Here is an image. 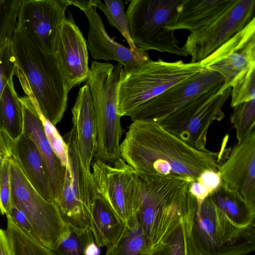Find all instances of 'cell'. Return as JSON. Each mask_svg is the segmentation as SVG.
I'll return each mask as SVG.
<instances>
[{"instance_id":"6da1fadb","label":"cell","mask_w":255,"mask_h":255,"mask_svg":"<svg viewBox=\"0 0 255 255\" xmlns=\"http://www.w3.org/2000/svg\"><path fill=\"white\" fill-rule=\"evenodd\" d=\"M198 149L148 120L132 121L120 144V154L140 176L196 181L207 170L218 171L224 151Z\"/></svg>"},{"instance_id":"7a4b0ae2","label":"cell","mask_w":255,"mask_h":255,"mask_svg":"<svg viewBox=\"0 0 255 255\" xmlns=\"http://www.w3.org/2000/svg\"><path fill=\"white\" fill-rule=\"evenodd\" d=\"M16 76L41 115L55 126L63 117L71 89L56 55L47 53L16 29L11 39Z\"/></svg>"},{"instance_id":"3957f363","label":"cell","mask_w":255,"mask_h":255,"mask_svg":"<svg viewBox=\"0 0 255 255\" xmlns=\"http://www.w3.org/2000/svg\"><path fill=\"white\" fill-rule=\"evenodd\" d=\"M190 181L182 178L136 174L134 215L151 251L182 221L194 198Z\"/></svg>"},{"instance_id":"277c9868","label":"cell","mask_w":255,"mask_h":255,"mask_svg":"<svg viewBox=\"0 0 255 255\" xmlns=\"http://www.w3.org/2000/svg\"><path fill=\"white\" fill-rule=\"evenodd\" d=\"M182 222L188 255H246L255 249V223L236 226L209 196L194 198Z\"/></svg>"},{"instance_id":"5b68a950","label":"cell","mask_w":255,"mask_h":255,"mask_svg":"<svg viewBox=\"0 0 255 255\" xmlns=\"http://www.w3.org/2000/svg\"><path fill=\"white\" fill-rule=\"evenodd\" d=\"M123 65L93 60L86 80L91 95L97 126L95 157L113 164L121 157L122 135L119 113L118 88L124 74Z\"/></svg>"},{"instance_id":"8992f818","label":"cell","mask_w":255,"mask_h":255,"mask_svg":"<svg viewBox=\"0 0 255 255\" xmlns=\"http://www.w3.org/2000/svg\"><path fill=\"white\" fill-rule=\"evenodd\" d=\"M204 68L200 62H166L150 59L124 74L118 88L119 113L128 117L137 107L194 76Z\"/></svg>"},{"instance_id":"52a82bcc","label":"cell","mask_w":255,"mask_h":255,"mask_svg":"<svg viewBox=\"0 0 255 255\" xmlns=\"http://www.w3.org/2000/svg\"><path fill=\"white\" fill-rule=\"evenodd\" d=\"M181 0H132L126 15L135 45L147 52L154 50L188 56L179 45L174 31L168 29L176 20Z\"/></svg>"},{"instance_id":"ba28073f","label":"cell","mask_w":255,"mask_h":255,"mask_svg":"<svg viewBox=\"0 0 255 255\" xmlns=\"http://www.w3.org/2000/svg\"><path fill=\"white\" fill-rule=\"evenodd\" d=\"M223 86L222 84L210 89L157 123L190 145L206 149L209 127L225 117L223 108L231 88L222 90Z\"/></svg>"},{"instance_id":"9c48e42d","label":"cell","mask_w":255,"mask_h":255,"mask_svg":"<svg viewBox=\"0 0 255 255\" xmlns=\"http://www.w3.org/2000/svg\"><path fill=\"white\" fill-rule=\"evenodd\" d=\"M65 137L67 162L62 191L56 205L65 225L86 229L90 226L92 198L96 188L92 174L88 173L84 167L73 127Z\"/></svg>"},{"instance_id":"30bf717a","label":"cell","mask_w":255,"mask_h":255,"mask_svg":"<svg viewBox=\"0 0 255 255\" xmlns=\"http://www.w3.org/2000/svg\"><path fill=\"white\" fill-rule=\"evenodd\" d=\"M11 204L26 217L37 241L54 250L65 225L56 205L44 199L33 187L15 161L9 158Z\"/></svg>"},{"instance_id":"8fae6325","label":"cell","mask_w":255,"mask_h":255,"mask_svg":"<svg viewBox=\"0 0 255 255\" xmlns=\"http://www.w3.org/2000/svg\"><path fill=\"white\" fill-rule=\"evenodd\" d=\"M255 0H236L212 23L190 32L181 47L190 62H201L241 31L255 17Z\"/></svg>"},{"instance_id":"7c38bea8","label":"cell","mask_w":255,"mask_h":255,"mask_svg":"<svg viewBox=\"0 0 255 255\" xmlns=\"http://www.w3.org/2000/svg\"><path fill=\"white\" fill-rule=\"evenodd\" d=\"M91 173L96 191L126 224L134 215L136 173L120 157L113 164L96 158Z\"/></svg>"},{"instance_id":"4fadbf2b","label":"cell","mask_w":255,"mask_h":255,"mask_svg":"<svg viewBox=\"0 0 255 255\" xmlns=\"http://www.w3.org/2000/svg\"><path fill=\"white\" fill-rule=\"evenodd\" d=\"M71 0H21L16 29L47 53L55 54L61 25Z\"/></svg>"},{"instance_id":"5bb4252c","label":"cell","mask_w":255,"mask_h":255,"mask_svg":"<svg viewBox=\"0 0 255 255\" xmlns=\"http://www.w3.org/2000/svg\"><path fill=\"white\" fill-rule=\"evenodd\" d=\"M223 83L224 80L220 75L204 68L139 106L128 117L132 122L148 120L158 122L210 89Z\"/></svg>"},{"instance_id":"9a60e30c","label":"cell","mask_w":255,"mask_h":255,"mask_svg":"<svg viewBox=\"0 0 255 255\" xmlns=\"http://www.w3.org/2000/svg\"><path fill=\"white\" fill-rule=\"evenodd\" d=\"M200 63L223 78V90L231 87L238 77L255 66V17Z\"/></svg>"},{"instance_id":"2e32d148","label":"cell","mask_w":255,"mask_h":255,"mask_svg":"<svg viewBox=\"0 0 255 255\" xmlns=\"http://www.w3.org/2000/svg\"><path fill=\"white\" fill-rule=\"evenodd\" d=\"M71 5L81 9L87 18L89 28L87 44L94 59L116 61L123 65L125 73L150 59L147 52L132 51L111 37L91 0H72Z\"/></svg>"},{"instance_id":"e0dca14e","label":"cell","mask_w":255,"mask_h":255,"mask_svg":"<svg viewBox=\"0 0 255 255\" xmlns=\"http://www.w3.org/2000/svg\"><path fill=\"white\" fill-rule=\"evenodd\" d=\"M218 171L223 183L255 206V128L232 148Z\"/></svg>"},{"instance_id":"ac0fdd59","label":"cell","mask_w":255,"mask_h":255,"mask_svg":"<svg viewBox=\"0 0 255 255\" xmlns=\"http://www.w3.org/2000/svg\"><path fill=\"white\" fill-rule=\"evenodd\" d=\"M55 54L71 89L87 80L90 72L87 44L70 11L60 28Z\"/></svg>"},{"instance_id":"d6986e66","label":"cell","mask_w":255,"mask_h":255,"mask_svg":"<svg viewBox=\"0 0 255 255\" xmlns=\"http://www.w3.org/2000/svg\"><path fill=\"white\" fill-rule=\"evenodd\" d=\"M23 116V133L36 145L44 162L53 193L55 203L58 201L63 187L65 168L54 154L44 130L40 112L29 96L19 97Z\"/></svg>"},{"instance_id":"ffe728a7","label":"cell","mask_w":255,"mask_h":255,"mask_svg":"<svg viewBox=\"0 0 255 255\" xmlns=\"http://www.w3.org/2000/svg\"><path fill=\"white\" fill-rule=\"evenodd\" d=\"M79 150L84 167L91 173V164L97 150V126L95 114L88 86L79 89L72 109Z\"/></svg>"},{"instance_id":"44dd1931","label":"cell","mask_w":255,"mask_h":255,"mask_svg":"<svg viewBox=\"0 0 255 255\" xmlns=\"http://www.w3.org/2000/svg\"><path fill=\"white\" fill-rule=\"evenodd\" d=\"M11 158L35 190L46 200L55 204L43 158L34 141L25 133L14 142Z\"/></svg>"},{"instance_id":"7402d4cb","label":"cell","mask_w":255,"mask_h":255,"mask_svg":"<svg viewBox=\"0 0 255 255\" xmlns=\"http://www.w3.org/2000/svg\"><path fill=\"white\" fill-rule=\"evenodd\" d=\"M236 0H181L174 24L168 29L199 30L212 23Z\"/></svg>"},{"instance_id":"603a6c76","label":"cell","mask_w":255,"mask_h":255,"mask_svg":"<svg viewBox=\"0 0 255 255\" xmlns=\"http://www.w3.org/2000/svg\"><path fill=\"white\" fill-rule=\"evenodd\" d=\"M125 226V224L95 189L91 202L90 228L98 246L107 247L115 242Z\"/></svg>"},{"instance_id":"cb8c5ba5","label":"cell","mask_w":255,"mask_h":255,"mask_svg":"<svg viewBox=\"0 0 255 255\" xmlns=\"http://www.w3.org/2000/svg\"><path fill=\"white\" fill-rule=\"evenodd\" d=\"M215 206L236 226L245 228L255 223V206L237 191L221 182L209 196Z\"/></svg>"},{"instance_id":"d4e9b609","label":"cell","mask_w":255,"mask_h":255,"mask_svg":"<svg viewBox=\"0 0 255 255\" xmlns=\"http://www.w3.org/2000/svg\"><path fill=\"white\" fill-rule=\"evenodd\" d=\"M0 128L14 142L23 133L22 108L13 78L6 84L0 97Z\"/></svg>"},{"instance_id":"484cf974","label":"cell","mask_w":255,"mask_h":255,"mask_svg":"<svg viewBox=\"0 0 255 255\" xmlns=\"http://www.w3.org/2000/svg\"><path fill=\"white\" fill-rule=\"evenodd\" d=\"M107 248L105 255H150L152 251L134 216L125 224L119 238Z\"/></svg>"},{"instance_id":"4316f807","label":"cell","mask_w":255,"mask_h":255,"mask_svg":"<svg viewBox=\"0 0 255 255\" xmlns=\"http://www.w3.org/2000/svg\"><path fill=\"white\" fill-rule=\"evenodd\" d=\"M52 255H100L90 228L84 230L66 226Z\"/></svg>"},{"instance_id":"83f0119b","label":"cell","mask_w":255,"mask_h":255,"mask_svg":"<svg viewBox=\"0 0 255 255\" xmlns=\"http://www.w3.org/2000/svg\"><path fill=\"white\" fill-rule=\"evenodd\" d=\"M6 231L12 255H52L49 249L25 233L8 215Z\"/></svg>"},{"instance_id":"f1b7e54d","label":"cell","mask_w":255,"mask_h":255,"mask_svg":"<svg viewBox=\"0 0 255 255\" xmlns=\"http://www.w3.org/2000/svg\"><path fill=\"white\" fill-rule=\"evenodd\" d=\"M91 0L92 4L100 9L106 15L111 26L115 27L124 36L129 49L132 51L139 50L134 44L130 35L129 25L122 0Z\"/></svg>"},{"instance_id":"f546056e","label":"cell","mask_w":255,"mask_h":255,"mask_svg":"<svg viewBox=\"0 0 255 255\" xmlns=\"http://www.w3.org/2000/svg\"><path fill=\"white\" fill-rule=\"evenodd\" d=\"M233 108L231 122L240 142L255 128V99L239 104Z\"/></svg>"},{"instance_id":"4dcf8cb0","label":"cell","mask_w":255,"mask_h":255,"mask_svg":"<svg viewBox=\"0 0 255 255\" xmlns=\"http://www.w3.org/2000/svg\"><path fill=\"white\" fill-rule=\"evenodd\" d=\"M21 2V0H0V49L12 39Z\"/></svg>"},{"instance_id":"1f68e13d","label":"cell","mask_w":255,"mask_h":255,"mask_svg":"<svg viewBox=\"0 0 255 255\" xmlns=\"http://www.w3.org/2000/svg\"><path fill=\"white\" fill-rule=\"evenodd\" d=\"M232 108L255 99V66L241 74L231 86Z\"/></svg>"},{"instance_id":"d6a6232c","label":"cell","mask_w":255,"mask_h":255,"mask_svg":"<svg viewBox=\"0 0 255 255\" xmlns=\"http://www.w3.org/2000/svg\"><path fill=\"white\" fill-rule=\"evenodd\" d=\"M16 70L17 64L11 40L0 49V99L6 84L16 75Z\"/></svg>"},{"instance_id":"836d02e7","label":"cell","mask_w":255,"mask_h":255,"mask_svg":"<svg viewBox=\"0 0 255 255\" xmlns=\"http://www.w3.org/2000/svg\"><path fill=\"white\" fill-rule=\"evenodd\" d=\"M40 114L47 139L54 154L62 164L66 167L67 162V143L55 128V126L44 118L40 113Z\"/></svg>"},{"instance_id":"e575fe53","label":"cell","mask_w":255,"mask_h":255,"mask_svg":"<svg viewBox=\"0 0 255 255\" xmlns=\"http://www.w3.org/2000/svg\"><path fill=\"white\" fill-rule=\"evenodd\" d=\"M9 158L5 161L0 175V214L2 215L7 213L11 205Z\"/></svg>"},{"instance_id":"d590c367","label":"cell","mask_w":255,"mask_h":255,"mask_svg":"<svg viewBox=\"0 0 255 255\" xmlns=\"http://www.w3.org/2000/svg\"><path fill=\"white\" fill-rule=\"evenodd\" d=\"M6 215H9L25 233L37 240L34 231L30 223L25 215L17 208L11 204Z\"/></svg>"},{"instance_id":"8d00e7d4","label":"cell","mask_w":255,"mask_h":255,"mask_svg":"<svg viewBox=\"0 0 255 255\" xmlns=\"http://www.w3.org/2000/svg\"><path fill=\"white\" fill-rule=\"evenodd\" d=\"M207 189L210 195L219 187L222 182L219 171L207 170L203 172L196 180Z\"/></svg>"},{"instance_id":"74e56055","label":"cell","mask_w":255,"mask_h":255,"mask_svg":"<svg viewBox=\"0 0 255 255\" xmlns=\"http://www.w3.org/2000/svg\"><path fill=\"white\" fill-rule=\"evenodd\" d=\"M13 143L8 135L0 128V175L5 161L11 157Z\"/></svg>"},{"instance_id":"f35d334b","label":"cell","mask_w":255,"mask_h":255,"mask_svg":"<svg viewBox=\"0 0 255 255\" xmlns=\"http://www.w3.org/2000/svg\"><path fill=\"white\" fill-rule=\"evenodd\" d=\"M0 255H12L6 230L0 229Z\"/></svg>"},{"instance_id":"ab89813d","label":"cell","mask_w":255,"mask_h":255,"mask_svg":"<svg viewBox=\"0 0 255 255\" xmlns=\"http://www.w3.org/2000/svg\"><path fill=\"white\" fill-rule=\"evenodd\" d=\"M150 255H170L169 248L165 240L152 250Z\"/></svg>"}]
</instances>
